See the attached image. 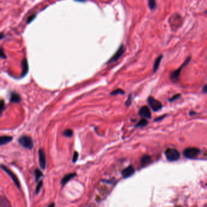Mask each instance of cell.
<instances>
[{
	"instance_id": "d4e9b609",
	"label": "cell",
	"mask_w": 207,
	"mask_h": 207,
	"mask_svg": "<svg viewBox=\"0 0 207 207\" xmlns=\"http://www.w3.org/2000/svg\"><path fill=\"white\" fill-rule=\"evenodd\" d=\"M5 109V103L3 100H1V102H0V111H1V114H2L3 111Z\"/></svg>"
},
{
	"instance_id": "30bf717a",
	"label": "cell",
	"mask_w": 207,
	"mask_h": 207,
	"mask_svg": "<svg viewBox=\"0 0 207 207\" xmlns=\"http://www.w3.org/2000/svg\"><path fill=\"white\" fill-rule=\"evenodd\" d=\"M138 114L141 117L145 118H150L151 117V113L149 109L146 106H144L140 108Z\"/></svg>"
},
{
	"instance_id": "8992f818",
	"label": "cell",
	"mask_w": 207,
	"mask_h": 207,
	"mask_svg": "<svg viewBox=\"0 0 207 207\" xmlns=\"http://www.w3.org/2000/svg\"><path fill=\"white\" fill-rule=\"evenodd\" d=\"M148 103L154 111H159L162 108V105L161 102L153 97H149L148 99Z\"/></svg>"
},
{
	"instance_id": "4dcf8cb0",
	"label": "cell",
	"mask_w": 207,
	"mask_h": 207,
	"mask_svg": "<svg viewBox=\"0 0 207 207\" xmlns=\"http://www.w3.org/2000/svg\"><path fill=\"white\" fill-rule=\"evenodd\" d=\"M75 1H79V2H84L85 1V0H75Z\"/></svg>"
},
{
	"instance_id": "5bb4252c",
	"label": "cell",
	"mask_w": 207,
	"mask_h": 207,
	"mask_svg": "<svg viewBox=\"0 0 207 207\" xmlns=\"http://www.w3.org/2000/svg\"><path fill=\"white\" fill-rule=\"evenodd\" d=\"M77 176L76 173H70L68 174L67 175H66L64 177H63L62 180L61 181V183L62 185H64L65 184H66L69 181H71L72 178H73L74 177H75Z\"/></svg>"
},
{
	"instance_id": "52a82bcc",
	"label": "cell",
	"mask_w": 207,
	"mask_h": 207,
	"mask_svg": "<svg viewBox=\"0 0 207 207\" xmlns=\"http://www.w3.org/2000/svg\"><path fill=\"white\" fill-rule=\"evenodd\" d=\"M125 52V46L123 44L120 45V46L119 47V48L118 49L117 51L109 60V61L107 62V64H109V63H114V62L117 61L122 56V55L124 54Z\"/></svg>"
},
{
	"instance_id": "ac0fdd59",
	"label": "cell",
	"mask_w": 207,
	"mask_h": 207,
	"mask_svg": "<svg viewBox=\"0 0 207 207\" xmlns=\"http://www.w3.org/2000/svg\"><path fill=\"white\" fill-rule=\"evenodd\" d=\"M34 174H35V181L39 182V180L40 179V178L43 176V173L39 169H35L34 171Z\"/></svg>"
},
{
	"instance_id": "603a6c76",
	"label": "cell",
	"mask_w": 207,
	"mask_h": 207,
	"mask_svg": "<svg viewBox=\"0 0 207 207\" xmlns=\"http://www.w3.org/2000/svg\"><path fill=\"white\" fill-rule=\"evenodd\" d=\"M43 186V182L41 181H40L39 183H38L37 185H36V190H35V192H36V194H39V192L40 191L41 189V188Z\"/></svg>"
},
{
	"instance_id": "44dd1931",
	"label": "cell",
	"mask_w": 207,
	"mask_h": 207,
	"mask_svg": "<svg viewBox=\"0 0 207 207\" xmlns=\"http://www.w3.org/2000/svg\"><path fill=\"white\" fill-rule=\"evenodd\" d=\"M110 94L112 96H116V95H118V94H121V95H123V94H125V91L121 89H117L114 90V91H112V92H111Z\"/></svg>"
},
{
	"instance_id": "2e32d148",
	"label": "cell",
	"mask_w": 207,
	"mask_h": 207,
	"mask_svg": "<svg viewBox=\"0 0 207 207\" xmlns=\"http://www.w3.org/2000/svg\"><path fill=\"white\" fill-rule=\"evenodd\" d=\"M13 137L12 136H4L0 137V145L1 146L6 145L9 142H11L12 140Z\"/></svg>"
},
{
	"instance_id": "e0dca14e",
	"label": "cell",
	"mask_w": 207,
	"mask_h": 207,
	"mask_svg": "<svg viewBox=\"0 0 207 207\" xmlns=\"http://www.w3.org/2000/svg\"><path fill=\"white\" fill-rule=\"evenodd\" d=\"M162 59H163V55H160L158 56V57L156 59V61L154 62V66H153V72L154 73H155L157 71V69H158L160 64H161V62Z\"/></svg>"
},
{
	"instance_id": "ba28073f",
	"label": "cell",
	"mask_w": 207,
	"mask_h": 207,
	"mask_svg": "<svg viewBox=\"0 0 207 207\" xmlns=\"http://www.w3.org/2000/svg\"><path fill=\"white\" fill-rule=\"evenodd\" d=\"M1 168L3 169V171H4L9 176H10L12 178V180L14 181V183L15 184V185L16 186V187L18 188V189H20V182H19L17 177L15 176V174H14V173L11 170V169H9L6 166L1 164Z\"/></svg>"
},
{
	"instance_id": "d6a6232c",
	"label": "cell",
	"mask_w": 207,
	"mask_h": 207,
	"mask_svg": "<svg viewBox=\"0 0 207 207\" xmlns=\"http://www.w3.org/2000/svg\"><path fill=\"white\" fill-rule=\"evenodd\" d=\"M205 14H207V11H206L205 12Z\"/></svg>"
},
{
	"instance_id": "5b68a950",
	"label": "cell",
	"mask_w": 207,
	"mask_h": 207,
	"mask_svg": "<svg viewBox=\"0 0 207 207\" xmlns=\"http://www.w3.org/2000/svg\"><path fill=\"white\" fill-rule=\"evenodd\" d=\"M169 23L172 29H177L182 24L181 17L177 14L173 15L169 19Z\"/></svg>"
},
{
	"instance_id": "f1b7e54d",
	"label": "cell",
	"mask_w": 207,
	"mask_h": 207,
	"mask_svg": "<svg viewBox=\"0 0 207 207\" xmlns=\"http://www.w3.org/2000/svg\"><path fill=\"white\" fill-rule=\"evenodd\" d=\"M1 57L3 59H6V56L5 55V54L4 53V51H3V49L1 48Z\"/></svg>"
},
{
	"instance_id": "1f68e13d",
	"label": "cell",
	"mask_w": 207,
	"mask_h": 207,
	"mask_svg": "<svg viewBox=\"0 0 207 207\" xmlns=\"http://www.w3.org/2000/svg\"><path fill=\"white\" fill-rule=\"evenodd\" d=\"M55 206L54 203H52L51 204H50V205H48V206H49V207H50V206Z\"/></svg>"
},
{
	"instance_id": "7402d4cb",
	"label": "cell",
	"mask_w": 207,
	"mask_h": 207,
	"mask_svg": "<svg viewBox=\"0 0 207 207\" xmlns=\"http://www.w3.org/2000/svg\"><path fill=\"white\" fill-rule=\"evenodd\" d=\"M148 124V121L144 118H142L141 120L137 125V127H144L146 126Z\"/></svg>"
},
{
	"instance_id": "ffe728a7",
	"label": "cell",
	"mask_w": 207,
	"mask_h": 207,
	"mask_svg": "<svg viewBox=\"0 0 207 207\" xmlns=\"http://www.w3.org/2000/svg\"><path fill=\"white\" fill-rule=\"evenodd\" d=\"M63 134L67 137H71L73 136V131L70 129H66L64 131Z\"/></svg>"
},
{
	"instance_id": "277c9868",
	"label": "cell",
	"mask_w": 207,
	"mask_h": 207,
	"mask_svg": "<svg viewBox=\"0 0 207 207\" xmlns=\"http://www.w3.org/2000/svg\"><path fill=\"white\" fill-rule=\"evenodd\" d=\"M166 158L169 161H176L180 158V153L175 149L168 148L165 151Z\"/></svg>"
},
{
	"instance_id": "4316f807",
	"label": "cell",
	"mask_w": 207,
	"mask_h": 207,
	"mask_svg": "<svg viewBox=\"0 0 207 207\" xmlns=\"http://www.w3.org/2000/svg\"><path fill=\"white\" fill-rule=\"evenodd\" d=\"M131 95H130V96L128 97V100L126 101V105L127 106H129L130 105H131Z\"/></svg>"
},
{
	"instance_id": "cb8c5ba5",
	"label": "cell",
	"mask_w": 207,
	"mask_h": 207,
	"mask_svg": "<svg viewBox=\"0 0 207 207\" xmlns=\"http://www.w3.org/2000/svg\"><path fill=\"white\" fill-rule=\"evenodd\" d=\"M78 158H79V153L77 151H75L72 157V162L73 163L76 162L78 161Z\"/></svg>"
},
{
	"instance_id": "6da1fadb",
	"label": "cell",
	"mask_w": 207,
	"mask_h": 207,
	"mask_svg": "<svg viewBox=\"0 0 207 207\" xmlns=\"http://www.w3.org/2000/svg\"><path fill=\"white\" fill-rule=\"evenodd\" d=\"M191 56H188V57L186 58V59L185 60V61H184V63L182 64L180 68H178L177 69L173 71L171 74H170V79L171 80L173 81V82H174V83H176L178 81V79H179V77H180V75H181V71L182 69L185 67L186 66H187L188 64V63H190V61H191Z\"/></svg>"
},
{
	"instance_id": "f546056e",
	"label": "cell",
	"mask_w": 207,
	"mask_h": 207,
	"mask_svg": "<svg viewBox=\"0 0 207 207\" xmlns=\"http://www.w3.org/2000/svg\"><path fill=\"white\" fill-rule=\"evenodd\" d=\"M202 92H203V93L207 94V84H205V85L203 87V88H202Z\"/></svg>"
},
{
	"instance_id": "9c48e42d",
	"label": "cell",
	"mask_w": 207,
	"mask_h": 207,
	"mask_svg": "<svg viewBox=\"0 0 207 207\" xmlns=\"http://www.w3.org/2000/svg\"><path fill=\"white\" fill-rule=\"evenodd\" d=\"M39 163L40 166L42 169H44L46 166V155L43 149H40L39 151Z\"/></svg>"
},
{
	"instance_id": "484cf974",
	"label": "cell",
	"mask_w": 207,
	"mask_h": 207,
	"mask_svg": "<svg viewBox=\"0 0 207 207\" xmlns=\"http://www.w3.org/2000/svg\"><path fill=\"white\" fill-rule=\"evenodd\" d=\"M35 18V15H31L29 18H27V23H30L31 22H32V20H34V19Z\"/></svg>"
},
{
	"instance_id": "3957f363",
	"label": "cell",
	"mask_w": 207,
	"mask_h": 207,
	"mask_svg": "<svg viewBox=\"0 0 207 207\" xmlns=\"http://www.w3.org/2000/svg\"><path fill=\"white\" fill-rule=\"evenodd\" d=\"M201 153V151L196 148H188L183 151V155L185 157L190 159L196 158Z\"/></svg>"
},
{
	"instance_id": "8fae6325",
	"label": "cell",
	"mask_w": 207,
	"mask_h": 207,
	"mask_svg": "<svg viewBox=\"0 0 207 207\" xmlns=\"http://www.w3.org/2000/svg\"><path fill=\"white\" fill-rule=\"evenodd\" d=\"M135 170L133 166H129L121 171V175L124 178H128L134 174Z\"/></svg>"
},
{
	"instance_id": "9a60e30c",
	"label": "cell",
	"mask_w": 207,
	"mask_h": 207,
	"mask_svg": "<svg viewBox=\"0 0 207 207\" xmlns=\"http://www.w3.org/2000/svg\"><path fill=\"white\" fill-rule=\"evenodd\" d=\"M151 161V158L149 156L145 155L141 158V165H142V167H145L149 165Z\"/></svg>"
},
{
	"instance_id": "d6986e66",
	"label": "cell",
	"mask_w": 207,
	"mask_h": 207,
	"mask_svg": "<svg viewBox=\"0 0 207 207\" xmlns=\"http://www.w3.org/2000/svg\"><path fill=\"white\" fill-rule=\"evenodd\" d=\"M148 7L150 10L154 11L157 7V3L156 0H148Z\"/></svg>"
},
{
	"instance_id": "83f0119b",
	"label": "cell",
	"mask_w": 207,
	"mask_h": 207,
	"mask_svg": "<svg viewBox=\"0 0 207 207\" xmlns=\"http://www.w3.org/2000/svg\"><path fill=\"white\" fill-rule=\"evenodd\" d=\"M180 94H178V95H175L173 97H172L171 99H169V101H174L175 100L177 99L178 97H180Z\"/></svg>"
},
{
	"instance_id": "7a4b0ae2",
	"label": "cell",
	"mask_w": 207,
	"mask_h": 207,
	"mask_svg": "<svg viewBox=\"0 0 207 207\" xmlns=\"http://www.w3.org/2000/svg\"><path fill=\"white\" fill-rule=\"evenodd\" d=\"M18 142L23 148L31 149L34 147V142L32 138L27 136H23L18 139Z\"/></svg>"
},
{
	"instance_id": "7c38bea8",
	"label": "cell",
	"mask_w": 207,
	"mask_h": 207,
	"mask_svg": "<svg viewBox=\"0 0 207 207\" xmlns=\"http://www.w3.org/2000/svg\"><path fill=\"white\" fill-rule=\"evenodd\" d=\"M29 71V66H28L27 61L26 59H24L21 62V77H25Z\"/></svg>"
},
{
	"instance_id": "4fadbf2b",
	"label": "cell",
	"mask_w": 207,
	"mask_h": 207,
	"mask_svg": "<svg viewBox=\"0 0 207 207\" xmlns=\"http://www.w3.org/2000/svg\"><path fill=\"white\" fill-rule=\"evenodd\" d=\"M21 101V97L20 94L15 92H11L10 96V102L12 103H19Z\"/></svg>"
}]
</instances>
